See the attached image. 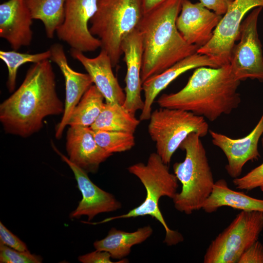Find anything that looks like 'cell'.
Masks as SVG:
<instances>
[{
	"label": "cell",
	"mask_w": 263,
	"mask_h": 263,
	"mask_svg": "<svg viewBox=\"0 0 263 263\" xmlns=\"http://www.w3.org/2000/svg\"><path fill=\"white\" fill-rule=\"evenodd\" d=\"M50 59L33 63L19 87L0 105V121L6 133L27 137L43 127V119L63 113Z\"/></svg>",
	"instance_id": "cell-1"
},
{
	"label": "cell",
	"mask_w": 263,
	"mask_h": 263,
	"mask_svg": "<svg viewBox=\"0 0 263 263\" xmlns=\"http://www.w3.org/2000/svg\"><path fill=\"white\" fill-rule=\"evenodd\" d=\"M240 82L234 76L229 64L218 68L200 67L184 88L176 93L163 94L157 103L160 108L188 111L212 122L238 107Z\"/></svg>",
	"instance_id": "cell-2"
},
{
	"label": "cell",
	"mask_w": 263,
	"mask_h": 263,
	"mask_svg": "<svg viewBox=\"0 0 263 263\" xmlns=\"http://www.w3.org/2000/svg\"><path fill=\"white\" fill-rule=\"evenodd\" d=\"M183 0H165L144 14L137 27L142 44V83L196 53L177 29Z\"/></svg>",
	"instance_id": "cell-3"
},
{
	"label": "cell",
	"mask_w": 263,
	"mask_h": 263,
	"mask_svg": "<svg viewBox=\"0 0 263 263\" xmlns=\"http://www.w3.org/2000/svg\"><path fill=\"white\" fill-rule=\"evenodd\" d=\"M127 169L130 173L136 176L144 186L146 191L145 200L139 206L125 214L91 224L96 225L116 219L150 216L164 227L166 231L164 243L167 245H175L183 242V235L169 227L159 207L161 197L166 196L172 199L177 193L178 180L174 174L169 172L168 165L163 162L156 152L150 155L146 164L137 163L130 166Z\"/></svg>",
	"instance_id": "cell-4"
},
{
	"label": "cell",
	"mask_w": 263,
	"mask_h": 263,
	"mask_svg": "<svg viewBox=\"0 0 263 263\" xmlns=\"http://www.w3.org/2000/svg\"><path fill=\"white\" fill-rule=\"evenodd\" d=\"M200 138L196 133L189 134L179 147L185 152L184 160L173 165L174 174L182 185L180 192L172 199L174 206L187 215L202 209L215 183Z\"/></svg>",
	"instance_id": "cell-5"
},
{
	"label": "cell",
	"mask_w": 263,
	"mask_h": 263,
	"mask_svg": "<svg viewBox=\"0 0 263 263\" xmlns=\"http://www.w3.org/2000/svg\"><path fill=\"white\" fill-rule=\"evenodd\" d=\"M141 0H99L90 31L101 41L113 67L123 55V40L137 28L143 16Z\"/></svg>",
	"instance_id": "cell-6"
},
{
	"label": "cell",
	"mask_w": 263,
	"mask_h": 263,
	"mask_svg": "<svg viewBox=\"0 0 263 263\" xmlns=\"http://www.w3.org/2000/svg\"><path fill=\"white\" fill-rule=\"evenodd\" d=\"M148 132L155 143L156 153L168 165L183 141L192 132L201 137L209 132L203 117L180 109L160 108L151 113Z\"/></svg>",
	"instance_id": "cell-7"
},
{
	"label": "cell",
	"mask_w": 263,
	"mask_h": 263,
	"mask_svg": "<svg viewBox=\"0 0 263 263\" xmlns=\"http://www.w3.org/2000/svg\"><path fill=\"white\" fill-rule=\"evenodd\" d=\"M263 229V212L241 211L211 241L204 263H237L242 254L258 240Z\"/></svg>",
	"instance_id": "cell-8"
},
{
	"label": "cell",
	"mask_w": 263,
	"mask_h": 263,
	"mask_svg": "<svg viewBox=\"0 0 263 263\" xmlns=\"http://www.w3.org/2000/svg\"><path fill=\"white\" fill-rule=\"evenodd\" d=\"M263 8H254L243 20L239 42L232 50L229 65L234 76L240 81L249 78L263 82L262 45L257 29Z\"/></svg>",
	"instance_id": "cell-9"
},
{
	"label": "cell",
	"mask_w": 263,
	"mask_h": 263,
	"mask_svg": "<svg viewBox=\"0 0 263 263\" xmlns=\"http://www.w3.org/2000/svg\"><path fill=\"white\" fill-rule=\"evenodd\" d=\"M263 7V0H234L213 32L209 42L197 53L212 60L219 67L230 63L232 48L238 41L243 19L250 10Z\"/></svg>",
	"instance_id": "cell-10"
},
{
	"label": "cell",
	"mask_w": 263,
	"mask_h": 263,
	"mask_svg": "<svg viewBox=\"0 0 263 263\" xmlns=\"http://www.w3.org/2000/svg\"><path fill=\"white\" fill-rule=\"evenodd\" d=\"M98 0H66L64 20L56 34L71 49L84 53L101 48L100 40L92 34L89 28V23L97 10Z\"/></svg>",
	"instance_id": "cell-11"
},
{
	"label": "cell",
	"mask_w": 263,
	"mask_h": 263,
	"mask_svg": "<svg viewBox=\"0 0 263 263\" xmlns=\"http://www.w3.org/2000/svg\"><path fill=\"white\" fill-rule=\"evenodd\" d=\"M52 147L73 172L77 188L82 195V199L77 207L70 214L71 219H79L84 215L88 217L89 222L100 213L114 211L121 207V203L112 194L94 184L88 173L71 162L53 144Z\"/></svg>",
	"instance_id": "cell-12"
},
{
	"label": "cell",
	"mask_w": 263,
	"mask_h": 263,
	"mask_svg": "<svg viewBox=\"0 0 263 263\" xmlns=\"http://www.w3.org/2000/svg\"><path fill=\"white\" fill-rule=\"evenodd\" d=\"M209 133L213 144L220 148L227 158L225 169L228 174L233 179L238 178L248 161L260 157L258 143L263 133V113L253 130L244 137L231 138L211 130Z\"/></svg>",
	"instance_id": "cell-13"
},
{
	"label": "cell",
	"mask_w": 263,
	"mask_h": 263,
	"mask_svg": "<svg viewBox=\"0 0 263 263\" xmlns=\"http://www.w3.org/2000/svg\"><path fill=\"white\" fill-rule=\"evenodd\" d=\"M222 16L208 9L200 2L193 3L189 0H183L176 24L187 42L199 48L211 39Z\"/></svg>",
	"instance_id": "cell-14"
},
{
	"label": "cell",
	"mask_w": 263,
	"mask_h": 263,
	"mask_svg": "<svg viewBox=\"0 0 263 263\" xmlns=\"http://www.w3.org/2000/svg\"><path fill=\"white\" fill-rule=\"evenodd\" d=\"M49 49L51 53L50 60L59 67L64 76L65 84L64 110L60 122L56 127L55 132L56 137L60 139L64 129L68 125L75 108L94 83L88 73L77 72L70 66L61 44L54 43Z\"/></svg>",
	"instance_id": "cell-15"
},
{
	"label": "cell",
	"mask_w": 263,
	"mask_h": 263,
	"mask_svg": "<svg viewBox=\"0 0 263 263\" xmlns=\"http://www.w3.org/2000/svg\"><path fill=\"white\" fill-rule=\"evenodd\" d=\"M121 48L127 67L124 89L125 99L122 105L128 112L135 115L137 111L143 109L144 104L141 97L142 44L137 28L123 40Z\"/></svg>",
	"instance_id": "cell-16"
},
{
	"label": "cell",
	"mask_w": 263,
	"mask_h": 263,
	"mask_svg": "<svg viewBox=\"0 0 263 263\" xmlns=\"http://www.w3.org/2000/svg\"><path fill=\"white\" fill-rule=\"evenodd\" d=\"M66 149L69 160L87 173L96 172L100 165L113 155L98 145L90 127L70 126Z\"/></svg>",
	"instance_id": "cell-17"
},
{
	"label": "cell",
	"mask_w": 263,
	"mask_h": 263,
	"mask_svg": "<svg viewBox=\"0 0 263 263\" xmlns=\"http://www.w3.org/2000/svg\"><path fill=\"white\" fill-rule=\"evenodd\" d=\"M33 18L24 0H8L0 5V37L13 50L31 44Z\"/></svg>",
	"instance_id": "cell-18"
},
{
	"label": "cell",
	"mask_w": 263,
	"mask_h": 263,
	"mask_svg": "<svg viewBox=\"0 0 263 263\" xmlns=\"http://www.w3.org/2000/svg\"><path fill=\"white\" fill-rule=\"evenodd\" d=\"M71 55L84 67L94 84L104 96L106 103L123 104L125 93L113 73L111 59L105 51L101 50L96 56L92 58L72 49Z\"/></svg>",
	"instance_id": "cell-19"
},
{
	"label": "cell",
	"mask_w": 263,
	"mask_h": 263,
	"mask_svg": "<svg viewBox=\"0 0 263 263\" xmlns=\"http://www.w3.org/2000/svg\"><path fill=\"white\" fill-rule=\"evenodd\" d=\"M204 66L219 67L216 63L208 56L196 53L143 82L142 91L144 94V104L141 110L139 120L145 121L150 119L154 101L159 93L172 81L188 71Z\"/></svg>",
	"instance_id": "cell-20"
},
{
	"label": "cell",
	"mask_w": 263,
	"mask_h": 263,
	"mask_svg": "<svg viewBox=\"0 0 263 263\" xmlns=\"http://www.w3.org/2000/svg\"><path fill=\"white\" fill-rule=\"evenodd\" d=\"M223 207H228L241 211L263 212V199L250 197L244 193L230 188L227 183L221 179L214 183L212 192L202 206L207 213L216 211Z\"/></svg>",
	"instance_id": "cell-21"
},
{
	"label": "cell",
	"mask_w": 263,
	"mask_h": 263,
	"mask_svg": "<svg viewBox=\"0 0 263 263\" xmlns=\"http://www.w3.org/2000/svg\"><path fill=\"white\" fill-rule=\"evenodd\" d=\"M152 232L150 225L140 227L132 232L112 227L106 237L94 242V246L95 250L109 252L111 258L122 260L130 254L133 245L145 241Z\"/></svg>",
	"instance_id": "cell-22"
},
{
	"label": "cell",
	"mask_w": 263,
	"mask_h": 263,
	"mask_svg": "<svg viewBox=\"0 0 263 263\" xmlns=\"http://www.w3.org/2000/svg\"><path fill=\"white\" fill-rule=\"evenodd\" d=\"M140 120L118 103H106L99 115L90 127L94 131L134 133Z\"/></svg>",
	"instance_id": "cell-23"
},
{
	"label": "cell",
	"mask_w": 263,
	"mask_h": 263,
	"mask_svg": "<svg viewBox=\"0 0 263 263\" xmlns=\"http://www.w3.org/2000/svg\"><path fill=\"white\" fill-rule=\"evenodd\" d=\"M66 0H24L33 19L43 24L46 36L53 38L64 18Z\"/></svg>",
	"instance_id": "cell-24"
},
{
	"label": "cell",
	"mask_w": 263,
	"mask_h": 263,
	"mask_svg": "<svg viewBox=\"0 0 263 263\" xmlns=\"http://www.w3.org/2000/svg\"><path fill=\"white\" fill-rule=\"evenodd\" d=\"M105 98L93 84L85 92L75 108L68 125L90 127L102 111Z\"/></svg>",
	"instance_id": "cell-25"
},
{
	"label": "cell",
	"mask_w": 263,
	"mask_h": 263,
	"mask_svg": "<svg viewBox=\"0 0 263 263\" xmlns=\"http://www.w3.org/2000/svg\"><path fill=\"white\" fill-rule=\"evenodd\" d=\"M51 56L50 49L36 54L20 53L15 50H0V58L5 63L8 70L6 85L8 91L12 92L15 90L18 71L21 65L27 63H36L50 59Z\"/></svg>",
	"instance_id": "cell-26"
},
{
	"label": "cell",
	"mask_w": 263,
	"mask_h": 263,
	"mask_svg": "<svg viewBox=\"0 0 263 263\" xmlns=\"http://www.w3.org/2000/svg\"><path fill=\"white\" fill-rule=\"evenodd\" d=\"M94 135L98 145L111 154L129 150L135 144L134 133L132 132L96 130Z\"/></svg>",
	"instance_id": "cell-27"
},
{
	"label": "cell",
	"mask_w": 263,
	"mask_h": 263,
	"mask_svg": "<svg viewBox=\"0 0 263 263\" xmlns=\"http://www.w3.org/2000/svg\"><path fill=\"white\" fill-rule=\"evenodd\" d=\"M42 258L32 254L15 250L0 244V263H40Z\"/></svg>",
	"instance_id": "cell-28"
},
{
	"label": "cell",
	"mask_w": 263,
	"mask_h": 263,
	"mask_svg": "<svg viewBox=\"0 0 263 263\" xmlns=\"http://www.w3.org/2000/svg\"><path fill=\"white\" fill-rule=\"evenodd\" d=\"M233 183L236 188L250 191L263 184V163L245 175L234 178Z\"/></svg>",
	"instance_id": "cell-29"
},
{
	"label": "cell",
	"mask_w": 263,
	"mask_h": 263,
	"mask_svg": "<svg viewBox=\"0 0 263 263\" xmlns=\"http://www.w3.org/2000/svg\"><path fill=\"white\" fill-rule=\"evenodd\" d=\"M0 244L20 251H29L26 244L0 222Z\"/></svg>",
	"instance_id": "cell-30"
},
{
	"label": "cell",
	"mask_w": 263,
	"mask_h": 263,
	"mask_svg": "<svg viewBox=\"0 0 263 263\" xmlns=\"http://www.w3.org/2000/svg\"><path fill=\"white\" fill-rule=\"evenodd\" d=\"M237 263H263V245L258 240L241 256Z\"/></svg>",
	"instance_id": "cell-31"
},
{
	"label": "cell",
	"mask_w": 263,
	"mask_h": 263,
	"mask_svg": "<svg viewBox=\"0 0 263 263\" xmlns=\"http://www.w3.org/2000/svg\"><path fill=\"white\" fill-rule=\"evenodd\" d=\"M110 253L105 251L95 250L80 256L78 259L82 263H113Z\"/></svg>",
	"instance_id": "cell-32"
},
{
	"label": "cell",
	"mask_w": 263,
	"mask_h": 263,
	"mask_svg": "<svg viewBox=\"0 0 263 263\" xmlns=\"http://www.w3.org/2000/svg\"><path fill=\"white\" fill-rule=\"evenodd\" d=\"M234 0H199V2L208 9L223 16Z\"/></svg>",
	"instance_id": "cell-33"
},
{
	"label": "cell",
	"mask_w": 263,
	"mask_h": 263,
	"mask_svg": "<svg viewBox=\"0 0 263 263\" xmlns=\"http://www.w3.org/2000/svg\"><path fill=\"white\" fill-rule=\"evenodd\" d=\"M144 14L150 11L153 8L165 0H141Z\"/></svg>",
	"instance_id": "cell-34"
},
{
	"label": "cell",
	"mask_w": 263,
	"mask_h": 263,
	"mask_svg": "<svg viewBox=\"0 0 263 263\" xmlns=\"http://www.w3.org/2000/svg\"><path fill=\"white\" fill-rule=\"evenodd\" d=\"M259 188L261 190V191H263V184Z\"/></svg>",
	"instance_id": "cell-35"
},
{
	"label": "cell",
	"mask_w": 263,
	"mask_h": 263,
	"mask_svg": "<svg viewBox=\"0 0 263 263\" xmlns=\"http://www.w3.org/2000/svg\"><path fill=\"white\" fill-rule=\"evenodd\" d=\"M262 136H263V137L262 138V145H263V133Z\"/></svg>",
	"instance_id": "cell-36"
}]
</instances>
